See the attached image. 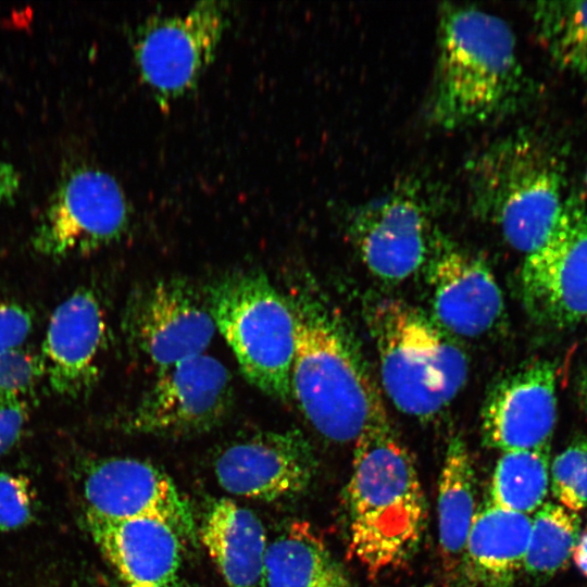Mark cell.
<instances>
[{
  "mask_svg": "<svg viewBox=\"0 0 587 587\" xmlns=\"http://www.w3.org/2000/svg\"><path fill=\"white\" fill-rule=\"evenodd\" d=\"M384 390L407 415L428 421L466 383L465 352L434 319L398 299H383L369 311Z\"/></svg>",
  "mask_w": 587,
  "mask_h": 587,
  "instance_id": "obj_5",
  "label": "cell"
},
{
  "mask_svg": "<svg viewBox=\"0 0 587 587\" xmlns=\"http://www.w3.org/2000/svg\"><path fill=\"white\" fill-rule=\"evenodd\" d=\"M22 178L17 168L0 157V205L13 202L21 189Z\"/></svg>",
  "mask_w": 587,
  "mask_h": 587,
  "instance_id": "obj_31",
  "label": "cell"
},
{
  "mask_svg": "<svg viewBox=\"0 0 587 587\" xmlns=\"http://www.w3.org/2000/svg\"><path fill=\"white\" fill-rule=\"evenodd\" d=\"M586 186H587V174H586Z\"/></svg>",
  "mask_w": 587,
  "mask_h": 587,
  "instance_id": "obj_34",
  "label": "cell"
},
{
  "mask_svg": "<svg viewBox=\"0 0 587 587\" xmlns=\"http://www.w3.org/2000/svg\"><path fill=\"white\" fill-rule=\"evenodd\" d=\"M28 404L24 399L0 403V458L20 439L28 420Z\"/></svg>",
  "mask_w": 587,
  "mask_h": 587,
  "instance_id": "obj_30",
  "label": "cell"
},
{
  "mask_svg": "<svg viewBox=\"0 0 587 587\" xmlns=\"http://www.w3.org/2000/svg\"><path fill=\"white\" fill-rule=\"evenodd\" d=\"M550 487V445L503 452L490 486V504L529 515L545 502Z\"/></svg>",
  "mask_w": 587,
  "mask_h": 587,
  "instance_id": "obj_23",
  "label": "cell"
},
{
  "mask_svg": "<svg viewBox=\"0 0 587 587\" xmlns=\"http://www.w3.org/2000/svg\"><path fill=\"white\" fill-rule=\"evenodd\" d=\"M527 90L509 24L470 4L442 3L428 122L444 130L486 124L519 109Z\"/></svg>",
  "mask_w": 587,
  "mask_h": 587,
  "instance_id": "obj_1",
  "label": "cell"
},
{
  "mask_svg": "<svg viewBox=\"0 0 587 587\" xmlns=\"http://www.w3.org/2000/svg\"><path fill=\"white\" fill-rule=\"evenodd\" d=\"M521 290L527 313L544 326L562 330L587 319V210L575 196L546 243L524 258Z\"/></svg>",
  "mask_w": 587,
  "mask_h": 587,
  "instance_id": "obj_11",
  "label": "cell"
},
{
  "mask_svg": "<svg viewBox=\"0 0 587 587\" xmlns=\"http://www.w3.org/2000/svg\"><path fill=\"white\" fill-rule=\"evenodd\" d=\"M316 470L313 447L298 429L263 430L233 440L213 463L225 491L266 502L302 494Z\"/></svg>",
  "mask_w": 587,
  "mask_h": 587,
  "instance_id": "obj_14",
  "label": "cell"
},
{
  "mask_svg": "<svg viewBox=\"0 0 587 587\" xmlns=\"http://www.w3.org/2000/svg\"><path fill=\"white\" fill-rule=\"evenodd\" d=\"M36 497L29 480L0 472V532L17 530L34 520Z\"/></svg>",
  "mask_w": 587,
  "mask_h": 587,
  "instance_id": "obj_27",
  "label": "cell"
},
{
  "mask_svg": "<svg viewBox=\"0 0 587 587\" xmlns=\"http://www.w3.org/2000/svg\"><path fill=\"white\" fill-rule=\"evenodd\" d=\"M558 420L557 367L546 359L528 361L498 378L480 411L487 447L502 452L550 445Z\"/></svg>",
  "mask_w": 587,
  "mask_h": 587,
  "instance_id": "obj_15",
  "label": "cell"
},
{
  "mask_svg": "<svg viewBox=\"0 0 587 587\" xmlns=\"http://www.w3.org/2000/svg\"><path fill=\"white\" fill-rule=\"evenodd\" d=\"M347 500L350 551L371 575L397 569L415 554L426 501L414 461L387 414L354 440Z\"/></svg>",
  "mask_w": 587,
  "mask_h": 587,
  "instance_id": "obj_3",
  "label": "cell"
},
{
  "mask_svg": "<svg viewBox=\"0 0 587 587\" xmlns=\"http://www.w3.org/2000/svg\"><path fill=\"white\" fill-rule=\"evenodd\" d=\"M572 559L580 573L587 577V527L578 538Z\"/></svg>",
  "mask_w": 587,
  "mask_h": 587,
  "instance_id": "obj_32",
  "label": "cell"
},
{
  "mask_svg": "<svg viewBox=\"0 0 587 587\" xmlns=\"http://www.w3.org/2000/svg\"><path fill=\"white\" fill-rule=\"evenodd\" d=\"M89 533L124 587H172L182 562V538L152 519L114 520L86 514Z\"/></svg>",
  "mask_w": 587,
  "mask_h": 587,
  "instance_id": "obj_18",
  "label": "cell"
},
{
  "mask_svg": "<svg viewBox=\"0 0 587 587\" xmlns=\"http://www.w3.org/2000/svg\"><path fill=\"white\" fill-rule=\"evenodd\" d=\"M228 12L225 1L202 0L184 13L151 16L137 27L134 60L159 104L165 108L197 87L215 57Z\"/></svg>",
  "mask_w": 587,
  "mask_h": 587,
  "instance_id": "obj_7",
  "label": "cell"
},
{
  "mask_svg": "<svg viewBox=\"0 0 587 587\" xmlns=\"http://www.w3.org/2000/svg\"><path fill=\"white\" fill-rule=\"evenodd\" d=\"M198 538L228 587H263L267 549L262 522L228 498L207 508Z\"/></svg>",
  "mask_w": 587,
  "mask_h": 587,
  "instance_id": "obj_19",
  "label": "cell"
},
{
  "mask_svg": "<svg viewBox=\"0 0 587 587\" xmlns=\"http://www.w3.org/2000/svg\"><path fill=\"white\" fill-rule=\"evenodd\" d=\"M42 375L40 355L22 348L0 353V403L23 399Z\"/></svg>",
  "mask_w": 587,
  "mask_h": 587,
  "instance_id": "obj_28",
  "label": "cell"
},
{
  "mask_svg": "<svg viewBox=\"0 0 587 587\" xmlns=\"http://www.w3.org/2000/svg\"><path fill=\"white\" fill-rule=\"evenodd\" d=\"M263 587H349V583L311 525L294 522L267 545Z\"/></svg>",
  "mask_w": 587,
  "mask_h": 587,
  "instance_id": "obj_22",
  "label": "cell"
},
{
  "mask_svg": "<svg viewBox=\"0 0 587 587\" xmlns=\"http://www.w3.org/2000/svg\"><path fill=\"white\" fill-rule=\"evenodd\" d=\"M207 302L247 382L274 399H291L296 330L288 299L263 273L249 271L215 280Z\"/></svg>",
  "mask_w": 587,
  "mask_h": 587,
  "instance_id": "obj_6",
  "label": "cell"
},
{
  "mask_svg": "<svg viewBox=\"0 0 587 587\" xmlns=\"http://www.w3.org/2000/svg\"><path fill=\"white\" fill-rule=\"evenodd\" d=\"M215 328L207 298L179 277L158 279L137 289L123 320L130 347L157 374L203 354Z\"/></svg>",
  "mask_w": 587,
  "mask_h": 587,
  "instance_id": "obj_10",
  "label": "cell"
},
{
  "mask_svg": "<svg viewBox=\"0 0 587 587\" xmlns=\"http://www.w3.org/2000/svg\"><path fill=\"white\" fill-rule=\"evenodd\" d=\"M472 209L525 257L553 232L566 201L564 165L536 133L519 130L489 143L466 165Z\"/></svg>",
  "mask_w": 587,
  "mask_h": 587,
  "instance_id": "obj_4",
  "label": "cell"
},
{
  "mask_svg": "<svg viewBox=\"0 0 587 587\" xmlns=\"http://www.w3.org/2000/svg\"><path fill=\"white\" fill-rule=\"evenodd\" d=\"M577 394L579 401L587 413V363L583 366L578 376Z\"/></svg>",
  "mask_w": 587,
  "mask_h": 587,
  "instance_id": "obj_33",
  "label": "cell"
},
{
  "mask_svg": "<svg viewBox=\"0 0 587 587\" xmlns=\"http://www.w3.org/2000/svg\"><path fill=\"white\" fill-rule=\"evenodd\" d=\"M579 536L578 513L546 501L532 517L523 571L537 580L552 577L572 559Z\"/></svg>",
  "mask_w": 587,
  "mask_h": 587,
  "instance_id": "obj_25",
  "label": "cell"
},
{
  "mask_svg": "<svg viewBox=\"0 0 587 587\" xmlns=\"http://www.w3.org/2000/svg\"><path fill=\"white\" fill-rule=\"evenodd\" d=\"M288 301L296 330L291 398L320 435L339 444L354 441L387 414L366 361L319 295L298 289Z\"/></svg>",
  "mask_w": 587,
  "mask_h": 587,
  "instance_id": "obj_2",
  "label": "cell"
},
{
  "mask_svg": "<svg viewBox=\"0 0 587 587\" xmlns=\"http://www.w3.org/2000/svg\"><path fill=\"white\" fill-rule=\"evenodd\" d=\"M233 405V385L224 364L205 353L157 375L124 415L129 434L186 437L218 426Z\"/></svg>",
  "mask_w": 587,
  "mask_h": 587,
  "instance_id": "obj_9",
  "label": "cell"
},
{
  "mask_svg": "<svg viewBox=\"0 0 587 587\" xmlns=\"http://www.w3.org/2000/svg\"><path fill=\"white\" fill-rule=\"evenodd\" d=\"M550 488L557 503L573 512L587 508V437L573 439L550 464Z\"/></svg>",
  "mask_w": 587,
  "mask_h": 587,
  "instance_id": "obj_26",
  "label": "cell"
},
{
  "mask_svg": "<svg viewBox=\"0 0 587 587\" xmlns=\"http://www.w3.org/2000/svg\"><path fill=\"white\" fill-rule=\"evenodd\" d=\"M537 38L561 68L587 75V1H540L532 8Z\"/></svg>",
  "mask_w": 587,
  "mask_h": 587,
  "instance_id": "obj_24",
  "label": "cell"
},
{
  "mask_svg": "<svg viewBox=\"0 0 587 587\" xmlns=\"http://www.w3.org/2000/svg\"><path fill=\"white\" fill-rule=\"evenodd\" d=\"M107 340L103 311L95 292L79 288L53 311L41 349L43 376L58 395L77 398L99 376Z\"/></svg>",
  "mask_w": 587,
  "mask_h": 587,
  "instance_id": "obj_17",
  "label": "cell"
},
{
  "mask_svg": "<svg viewBox=\"0 0 587 587\" xmlns=\"http://www.w3.org/2000/svg\"><path fill=\"white\" fill-rule=\"evenodd\" d=\"M33 328L30 312L11 302H0V353L17 349Z\"/></svg>",
  "mask_w": 587,
  "mask_h": 587,
  "instance_id": "obj_29",
  "label": "cell"
},
{
  "mask_svg": "<svg viewBox=\"0 0 587 587\" xmlns=\"http://www.w3.org/2000/svg\"><path fill=\"white\" fill-rule=\"evenodd\" d=\"M130 209L118 182L96 167L66 174L52 192L32 245L41 255L61 259L87 254L121 238Z\"/></svg>",
  "mask_w": 587,
  "mask_h": 587,
  "instance_id": "obj_8",
  "label": "cell"
},
{
  "mask_svg": "<svg viewBox=\"0 0 587 587\" xmlns=\"http://www.w3.org/2000/svg\"><path fill=\"white\" fill-rule=\"evenodd\" d=\"M476 475L467 446L450 437L438 482V549L445 576L461 578L465 547L477 515Z\"/></svg>",
  "mask_w": 587,
  "mask_h": 587,
  "instance_id": "obj_21",
  "label": "cell"
},
{
  "mask_svg": "<svg viewBox=\"0 0 587 587\" xmlns=\"http://www.w3.org/2000/svg\"><path fill=\"white\" fill-rule=\"evenodd\" d=\"M347 228L366 268L387 283L402 282L424 267L439 232L422 189L411 183L358 205Z\"/></svg>",
  "mask_w": 587,
  "mask_h": 587,
  "instance_id": "obj_12",
  "label": "cell"
},
{
  "mask_svg": "<svg viewBox=\"0 0 587 587\" xmlns=\"http://www.w3.org/2000/svg\"><path fill=\"white\" fill-rule=\"evenodd\" d=\"M529 515L486 505L467 538L461 579L476 587H513L528 547Z\"/></svg>",
  "mask_w": 587,
  "mask_h": 587,
  "instance_id": "obj_20",
  "label": "cell"
},
{
  "mask_svg": "<svg viewBox=\"0 0 587 587\" xmlns=\"http://www.w3.org/2000/svg\"><path fill=\"white\" fill-rule=\"evenodd\" d=\"M86 514L104 519H152L170 525L183 541L195 542L192 509L172 477L159 466L128 457L92 462L85 471Z\"/></svg>",
  "mask_w": 587,
  "mask_h": 587,
  "instance_id": "obj_13",
  "label": "cell"
},
{
  "mask_svg": "<svg viewBox=\"0 0 587 587\" xmlns=\"http://www.w3.org/2000/svg\"><path fill=\"white\" fill-rule=\"evenodd\" d=\"M433 319L449 334L475 338L492 330L504 314L503 295L479 255L438 232L424 265Z\"/></svg>",
  "mask_w": 587,
  "mask_h": 587,
  "instance_id": "obj_16",
  "label": "cell"
}]
</instances>
